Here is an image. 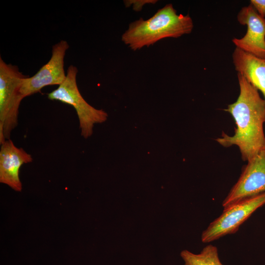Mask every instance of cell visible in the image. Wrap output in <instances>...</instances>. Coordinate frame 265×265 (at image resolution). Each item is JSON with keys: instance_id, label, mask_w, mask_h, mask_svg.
<instances>
[{"instance_id": "1", "label": "cell", "mask_w": 265, "mask_h": 265, "mask_svg": "<svg viewBox=\"0 0 265 265\" xmlns=\"http://www.w3.org/2000/svg\"><path fill=\"white\" fill-rule=\"evenodd\" d=\"M239 94L236 101L229 104L224 110L234 118L236 128L230 136L222 132L215 140L224 147L236 145L241 158L248 161L260 153L265 151V102L257 89L241 74H237Z\"/></svg>"}, {"instance_id": "2", "label": "cell", "mask_w": 265, "mask_h": 265, "mask_svg": "<svg viewBox=\"0 0 265 265\" xmlns=\"http://www.w3.org/2000/svg\"><path fill=\"white\" fill-rule=\"evenodd\" d=\"M193 28L189 14H178L171 3L159 9L151 18L131 23L123 34L122 41L132 50L149 47L166 38H179L189 34Z\"/></svg>"}, {"instance_id": "3", "label": "cell", "mask_w": 265, "mask_h": 265, "mask_svg": "<svg viewBox=\"0 0 265 265\" xmlns=\"http://www.w3.org/2000/svg\"><path fill=\"white\" fill-rule=\"evenodd\" d=\"M24 75L18 67L0 57V144L9 139L18 122L19 106L24 98L20 89Z\"/></svg>"}, {"instance_id": "4", "label": "cell", "mask_w": 265, "mask_h": 265, "mask_svg": "<svg viewBox=\"0 0 265 265\" xmlns=\"http://www.w3.org/2000/svg\"><path fill=\"white\" fill-rule=\"evenodd\" d=\"M77 68L70 65L64 82L48 93V98L69 105L75 108L79 120L81 135L87 138L93 133L94 124L106 121L108 115L103 109L91 106L83 98L77 83Z\"/></svg>"}, {"instance_id": "5", "label": "cell", "mask_w": 265, "mask_h": 265, "mask_svg": "<svg viewBox=\"0 0 265 265\" xmlns=\"http://www.w3.org/2000/svg\"><path fill=\"white\" fill-rule=\"evenodd\" d=\"M265 204V192L241 200L224 209L202 233L203 243H209L225 235L234 234L258 208Z\"/></svg>"}, {"instance_id": "6", "label": "cell", "mask_w": 265, "mask_h": 265, "mask_svg": "<svg viewBox=\"0 0 265 265\" xmlns=\"http://www.w3.org/2000/svg\"><path fill=\"white\" fill-rule=\"evenodd\" d=\"M69 46L61 40L52 47V56L33 76H27L22 84L20 92L24 98L40 92L45 86L62 84L66 78L64 64L66 52Z\"/></svg>"}, {"instance_id": "7", "label": "cell", "mask_w": 265, "mask_h": 265, "mask_svg": "<svg viewBox=\"0 0 265 265\" xmlns=\"http://www.w3.org/2000/svg\"><path fill=\"white\" fill-rule=\"evenodd\" d=\"M265 192V151L252 158L222 202L224 209Z\"/></svg>"}, {"instance_id": "8", "label": "cell", "mask_w": 265, "mask_h": 265, "mask_svg": "<svg viewBox=\"0 0 265 265\" xmlns=\"http://www.w3.org/2000/svg\"><path fill=\"white\" fill-rule=\"evenodd\" d=\"M237 20L240 24L247 26V31L242 38L233 39L236 48L265 58V18L250 4L241 8Z\"/></svg>"}, {"instance_id": "9", "label": "cell", "mask_w": 265, "mask_h": 265, "mask_svg": "<svg viewBox=\"0 0 265 265\" xmlns=\"http://www.w3.org/2000/svg\"><path fill=\"white\" fill-rule=\"evenodd\" d=\"M32 160L30 154L22 148L16 147L10 139L6 140L0 149V182L16 191H21L20 169L24 164Z\"/></svg>"}, {"instance_id": "10", "label": "cell", "mask_w": 265, "mask_h": 265, "mask_svg": "<svg viewBox=\"0 0 265 265\" xmlns=\"http://www.w3.org/2000/svg\"><path fill=\"white\" fill-rule=\"evenodd\" d=\"M235 70L264 95L265 102V58L236 48L232 54Z\"/></svg>"}, {"instance_id": "11", "label": "cell", "mask_w": 265, "mask_h": 265, "mask_svg": "<svg viewBox=\"0 0 265 265\" xmlns=\"http://www.w3.org/2000/svg\"><path fill=\"white\" fill-rule=\"evenodd\" d=\"M180 255L184 265H223L219 258L217 247L212 244L206 246L199 254L185 250Z\"/></svg>"}, {"instance_id": "12", "label": "cell", "mask_w": 265, "mask_h": 265, "mask_svg": "<svg viewBox=\"0 0 265 265\" xmlns=\"http://www.w3.org/2000/svg\"><path fill=\"white\" fill-rule=\"evenodd\" d=\"M157 2V0H131L124 1V3L126 7L132 6L133 9L136 11H140L145 4H154Z\"/></svg>"}, {"instance_id": "13", "label": "cell", "mask_w": 265, "mask_h": 265, "mask_svg": "<svg viewBox=\"0 0 265 265\" xmlns=\"http://www.w3.org/2000/svg\"><path fill=\"white\" fill-rule=\"evenodd\" d=\"M250 4L260 15L265 17V0H251Z\"/></svg>"}]
</instances>
